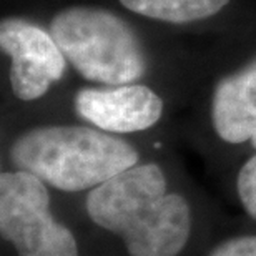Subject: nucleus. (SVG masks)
<instances>
[{"instance_id":"obj_1","label":"nucleus","mask_w":256,"mask_h":256,"mask_svg":"<svg viewBox=\"0 0 256 256\" xmlns=\"http://www.w3.org/2000/svg\"><path fill=\"white\" fill-rule=\"evenodd\" d=\"M156 163H136L86 194L85 210L96 226L116 234L130 256H178L192 233V210L170 193Z\"/></svg>"},{"instance_id":"obj_2","label":"nucleus","mask_w":256,"mask_h":256,"mask_svg":"<svg viewBox=\"0 0 256 256\" xmlns=\"http://www.w3.org/2000/svg\"><path fill=\"white\" fill-rule=\"evenodd\" d=\"M8 156L17 170L68 193L92 190L138 163L128 142L82 125L35 126L15 138Z\"/></svg>"},{"instance_id":"obj_3","label":"nucleus","mask_w":256,"mask_h":256,"mask_svg":"<svg viewBox=\"0 0 256 256\" xmlns=\"http://www.w3.org/2000/svg\"><path fill=\"white\" fill-rule=\"evenodd\" d=\"M55 42L74 68L102 85H128L146 72L142 42L116 14L100 7H70L48 25Z\"/></svg>"},{"instance_id":"obj_4","label":"nucleus","mask_w":256,"mask_h":256,"mask_svg":"<svg viewBox=\"0 0 256 256\" xmlns=\"http://www.w3.org/2000/svg\"><path fill=\"white\" fill-rule=\"evenodd\" d=\"M0 233L17 256H80L74 233L50 210L47 185L28 172L0 175Z\"/></svg>"},{"instance_id":"obj_5","label":"nucleus","mask_w":256,"mask_h":256,"mask_svg":"<svg viewBox=\"0 0 256 256\" xmlns=\"http://www.w3.org/2000/svg\"><path fill=\"white\" fill-rule=\"evenodd\" d=\"M0 47L10 57V86L22 102L44 96L65 74L66 58L52 34L25 18L2 20Z\"/></svg>"},{"instance_id":"obj_6","label":"nucleus","mask_w":256,"mask_h":256,"mask_svg":"<svg viewBox=\"0 0 256 256\" xmlns=\"http://www.w3.org/2000/svg\"><path fill=\"white\" fill-rule=\"evenodd\" d=\"M75 114L108 133H135L162 118L163 100L146 85L128 84L80 88L74 98Z\"/></svg>"},{"instance_id":"obj_7","label":"nucleus","mask_w":256,"mask_h":256,"mask_svg":"<svg viewBox=\"0 0 256 256\" xmlns=\"http://www.w3.org/2000/svg\"><path fill=\"white\" fill-rule=\"evenodd\" d=\"M212 122L223 142L256 148V57L218 82L212 102Z\"/></svg>"},{"instance_id":"obj_8","label":"nucleus","mask_w":256,"mask_h":256,"mask_svg":"<svg viewBox=\"0 0 256 256\" xmlns=\"http://www.w3.org/2000/svg\"><path fill=\"white\" fill-rule=\"evenodd\" d=\"M230 0H120L125 8L166 24H190L216 15Z\"/></svg>"},{"instance_id":"obj_9","label":"nucleus","mask_w":256,"mask_h":256,"mask_svg":"<svg viewBox=\"0 0 256 256\" xmlns=\"http://www.w3.org/2000/svg\"><path fill=\"white\" fill-rule=\"evenodd\" d=\"M236 192L244 212L256 222V155L244 162L236 178Z\"/></svg>"},{"instance_id":"obj_10","label":"nucleus","mask_w":256,"mask_h":256,"mask_svg":"<svg viewBox=\"0 0 256 256\" xmlns=\"http://www.w3.org/2000/svg\"><path fill=\"white\" fill-rule=\"evenodd\" d=\"M208 256H256V234H243L224 240Z\"/></svg>"}]
</instances>
